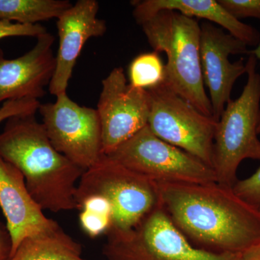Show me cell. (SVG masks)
Wrapping results in <instances>:
<instances>
[{"label": "cell", "instance_id": "cell-1", "mask_svg": "<svg viewBox=\"0 0 260 260\" xmlns=\"http://www.w3.org/2000/svg\"><path fill=\"white\" fill-rule=\"evenodd\" d=\"M157 185L159 203L193 245L238 254L260 243V214L233 187L217 181Z\"/></svg>", "mask_w": 260, "mask_h": 260}, {"label": "cell", "instance_id": "cell-2", "mask_svg": "<svg viewBox=\"0 0 260 260\" xmlns=\"http://www.w3.org/2000/svg\"><path fill=\"white\" fill-rule=\"evenodd\" d=\"M0 157L22 173L29 192L43 210L77 209L75 192L85 171L54 148L36 114L7 120L0 133Z\"/></svg>", "mask_w": 260, "mask_h": 260}, {"label": "cell", "instance_id": "cell-3", "mask_svg": "<svg viewBox=\"0 0 260 260\" xmlns=\"http://www.w3.org/2000/svg\"><path fill=\"white\" fill-rule=\"evenodd\" d=\"M140 25L154 51L167 54L164 83L202 114L213 118L200 64L199 23L177 11L162 10Z\"/></svg>", "mask_w": 260, "mask_h": 260}, {"label": "cell", "instance_id": "cell-4", "mask_svg": "<svg viewBox=\"0 0 260 260\" xmlns=\"http://www.w3.org/2000/svg\"><path fill=\"white\" fill-rule=\"evenodd\" d=\"M246 63L247 82L240 96L228 103L217 121L214 135L213 167L217 182L233 187L241 162L260 160V75L257 59L249 54Z\"/></svg>", "mask_w": 260, "mask_h": 260}, {"label": "cell", "instance_id": "cell-5", "mask_svg": "<svg viewBox=\"0 0 260 260\" xmlns=\"http://www.w3.org/2000/svg\"><path fill=\"white\" fill-rule=\"evenodd\" d=\"M89 194L102 196L110 205L112 228L109 234L129 232L160 204L157 183L104 154L83 172L75 199Z\"/></svg>", "mask_w": 260, "mask_h": 260}, {"label": "cell", "instance_id": "cell-6", "mask_svg": "<svg viewBox=\"0 0 260 260\" xmlns=\"http://www.w3.org/2000/svg\"><path fill=\"white\" fill-rule=\"evenodd\" d=\"M103 247L107 260H235L193 245L159 204L132 230L110 233Z\"/></svg>", "mask_w": 260, "mask_h": 260}, {"label": "cell", "instance_id": "cell-7", "mask_svg": "<svg viewBox=\"0 0 260 260\" xmlns=\"http://www.w3.org/2000/svg\"><path fill=\"white\" fill-rule=\"evenodd\" d=\"M108 156L155 183L203 184L216 181L213 168L160 139L148 126Z\"/></svg>", "mask_w": 260, "mask_h": 260}, {"label": "cell", "instance_id": "cell-8", "mask_svg": "<svg viewBox=\"0 0 260 260\" xmlns=\"http://www.w3.org/2000/svg\"><path fill=\"white\" fill-rule=\"evenodd\" d=\"M148 90L150 98L148 126L152 133L212 167L217 121L202 114L164 82Z\"/></svg>", "mask_w": 260, "mask_h": 260}, {"label": "cell", "instance_id": "cell-9", "mask_svg": "<svg viewBox=\"0 0 260 260\" xmlns=\"http://www.w3.org/2000/svg\"><path fill=\"white\" fill-rule=\"evenodd\" d=\"M42 124L54 148L85 171L102 154V127L96 109L83 107L68 96L56 95L54 103L41 104Z\"/></svg>", "mask_w": 260, "mask_h": 260}, {"label": "cell", "instance_id": "cell-10", "mask_svg": "<svg viewBox=\"0 0 260 260\" xmlns=\"http://www.w3.org/2000/svg\"><path fill=\"white\" fill-rule=\"evenodd\" d=\"M96 111L102 127V154L109 155L148 126V90L132 86L123 68H114L102 80Z\"/></svg>", "mask_w": 260, "mask_h": 260}, {"label": "cell", "instance_id": "cell-11", "mask_svg": "<svg viewBox=\"0 0 260 260\" xmlns=\"http://www.w3.org/2000/svg\"><path fill=\"white\" fill-rule=\"evenodd\" d=\"M200 64L204 84L209 89L213 118L218 121L238 78L246 73V64L240 59L232 63L229 56L249 54L244 43L222 28L210 23L200 25Z\"/></svg>", "mask_w": 260, "mask_h": 260}, {"label": "cell", "instance_id": "cell-12", "mask_svg": "<svg viewBox=\"0 0 260 260\" xmlns=\"http://www.w3.org/2000/svg\"><path fill=\"white\" fill-rule=\"evenodd\" d=\"M55 37L47 32L37 38L28 52L7 59L0 48V104L11 100L44 96L56 68L52 47Z\"/></svg>", "mask_w": 260, "mask_h": 260}, {"label": "cell", "instance_id": "cell-13", "mask_svg": "<svg viewBox=\"0 0 260 260\" xmlns=\"http://www.w3.org/2000/svg\"><path fill=\"white\" fill-rule=\"evenodd\" d=\"M99 3L95 0H78L56 19L59 49L56 68L49 85L51 95L67 92L77 60L82 49L91 38L107 32V23L98 18Z\"/></svg>", "mask_w": 260, "mask_h": 260}, {"label": "cell", "instance_id": "cell-14", "mask_svg": "<svg viewBox=\"0 0 260 260\" xmlns=\"http://www.w3.org/2000/svg\"><path fill=\"white\" fill-rule=\"evenodd\" d=\"M0 208L11 237V255L24 239L59 225L44 215V210L29 192L22 173L1 157Z\"/></svg>", "mask_w": 260, "mask_h": 260}, {"label": "cell", "instance_id": "cell-15", "mask_svg": "<svg viewBox=\"0 0 260 260\" xmlns=\"http://www.w3.org/2000/svg\"><path fill=\"white\" fill-rule=\"evenodd\" d=\"M133 16L142 25L162 10L177 11L189 18L205 19L223 27L246 46L258 45L260 34L257 30L229 14L215 0H142L132 2Z\"/></svg>", "mask_w": 260, "mask_h": 260}, {"label": "cell", "instance_id": "cell-16", "mask_svg": "<svg viewBox=\"0 0 260 260\" xmlns=\"http://www.w3.org/2000/svg\"><path fill=\"white\" fill-rule=\"evenodd\" d=\"M82 254L81 244L58 225L24 239L8 260H88Z\"/></svg>", "mask_w": 260, "mask_h": 260}, {"label": "cell", "instance_id": "cell-17", "mask_svg": "<svg viewBox=\"0 0 260 260\" xmlns=\"http://www.w3.org/2000/svg\"><path fill=\"white\" fill-rule=\"evenodd\" d=\"M72 5L68 0H0V20L36 25L59 18Z\"/></svg>", "mask_w": 260, "mask_h": 260}, {"label": "cell", "instance_id": "cell-18", "mask_svg": "<svg viewBox=\"0 0 260 260\" xmlns=\"http://www.w3.org/2000/svg\"><path fill=\"white\" fill-rule=\"evenodd\" d=\"M80 229L91 239L107 236L112 228V210L102 196L89 194L76 199Z\"/></svg>", "mask_w": 260, "mask_h": 260}, {"label": "cell", "instance_id": "cell-19", "mask_svg": "<svg viewBox=\"0 0 260 260\" xmlns=\"http://www.w3.org/2000/svg\"><path fill=\"white\" fill-rule=\"evenodd\" d=\"M127 75L132 86L148 90L164 83L165 64L158 53H143L130 62Z\"/></svg>", "mask_w": 260, "mask_h": 260}, {"label": "cell", "instance_id": "cell-20", "mask_svg": "<svg viewBox=\"0 0 260 260\" xmlns=\"http://www.w3.org/2000/svg\"><path fill=\"white\" fill-rule=\"evenodd\" d=\"M233 190L260 214V167L250 177L238 180Z\"/></svg>", "mask_w": 260, "mask_h": 260}, {"label": "cell", "instance_id": "cell-21", "mask_svg": "<svg viewBox=\"0 0 260 260\" xmlns=\"http://www.w3.org/2000/svg\"><path fill=\"white\" fill-rule=\"evenodd\" d=\"M219 4L234 18L260 19V0H219Z\"/></svg>", "mask_w": 260, "mask_h": 260}, {"label": "cell", "instance_id": "cell-22", "mask_svg": "<svg viewBox=\"0 0 260 260\" xmlns=\"http://www.w3.org/2000/svg\"><path fill=\"white\" fill-rule=\"evenodd\" d=\"M41 103L37 99H23L8 101L0 107V123L8 120L12 116L36 114Z\"/></svg>", "mask_w": 260, "mask_h": 260}, {"label": "cell", "instance_id": "cell-23", "mask_svg": "<svg viewBox=\"0 0 260 260\" xmlns=\"http://www.w3.org/2000/svg\"><path fill=\"white\" fill-rule=\"evenodd\" d=\"M47 32V28L40 24L23 25L0 20V39L18 37L37 38Z\"/></svg>", "mask_w": 260, "mask_h": 260}, {"label": "cell", "instance_id": "cell-24", "mask_svg": "<svg viewBox=\"0 0 260 260\" xmlns=\"http://www.w3.org/2000/svg\"><path fill=\"white\" fill-rule=\"evenodd\" d=\"M11 252V237L6 225L0 221V260L9 259Z\"/></svg>", "mask_w": 260, "mask_h": 260}, {"label": "cell", "instance_id": "cell-25", "mask_svg": "<svg viewBox=\"0 0 260 260\" xmlns=\"http://www.w3.org/2000/svg\"><path fill=\"white\" fill-rule=\"evenodd\" d=\"M235 260H260V243L239 253Z\"/></svg>", "mask_w": 260, "mask_h": 260}, {"label": "cell", "instance_id": "cell-26", "mask_svg": "<svg viewBox=\"0 0 260 260\" xmlns=\"http://www.w3.org/2000/svg\"><path fill=\"white\" fill-rule=\"evenodd\" d=\"M250 54H254V55L255 56L256 59H259L260 60V42L255 49L250 51Z\"/></svg>", "mask_w": 260, "mask_h": 260}, {"label": "cell", "instance_id": "cell-27", "mask_svg": "<svg viewBox=\"0 0 260 260\" xmlns=\"http://www.w3.org/2000/svg\"><path fill=\"white\" fill-rule=\"evenodd\" d=\"M257 133H258V135H260V122L259 124V126H258V128H257Z\"/></svg>", "mask_w": 260, "mask_h": 260}]
</instances>
